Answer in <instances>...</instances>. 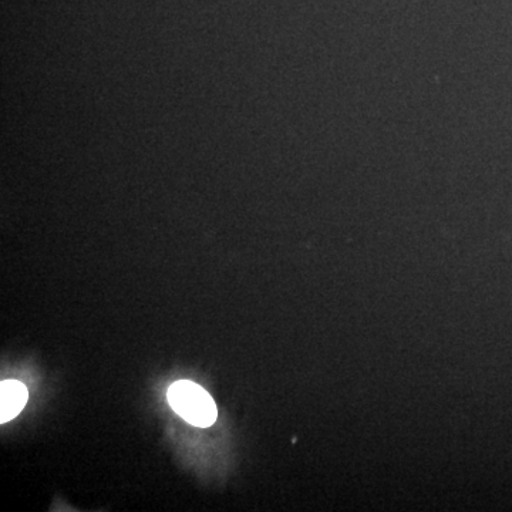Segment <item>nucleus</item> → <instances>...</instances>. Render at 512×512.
I'll use <instances>...</instances> for the list:
<instances>
[{"label": "nucleus", "instance_id": "obj_1", "mask_svg": "<svg viewBox=\"0 0 512 512\" xmlns=\"http://www.w3.org/2000/svg\"><path fill=\"white\" fill-rule=\"evenodd\" d=\"M167 397L175 412L192 426L205 429L217 420V404L200 384L180 380L168 389Z\"/></svg>", "mask_w": 512, "mask_h": 512}, {"label": "nucleus", "instance_id": "obj_2", "mask_svg": "<svg viewBox=\"0 0 512 512\" xmlns=\"http://www.w3.org/2000/svg\"><path fill=\"white\" fill-rule=\"evenodd\" d=\"M29 399V392L25 384L16 380H3L0 383V421L8 423L15 419Z\"/></svg>", "mask_w": 512, "mask_h": 512}]
</instances>
